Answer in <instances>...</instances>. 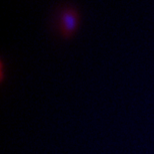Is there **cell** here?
I'll return each mask as SVG.
<instances>
[{
    "label": "cell",
    "instance_id": "obj_1",
    "mask_svg": "<svg viewBox=\"0 0 154 154\" xmlns=\"http://www.w3.org/2000/svg\"><path fill=\"white\" fill-rule=\"evenodd\" d=\"M78 22H79V15L74 8L65 7L59 12L58 29L65 37H69L73 34L78 26Z\"/></svg>",
    "mask_w": 154,
    "mask_h": 154
}]
</instances>
